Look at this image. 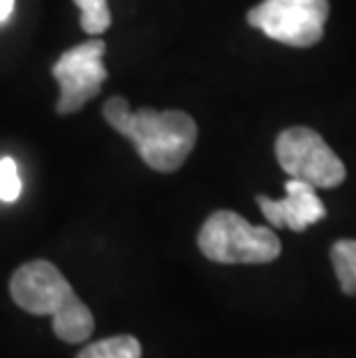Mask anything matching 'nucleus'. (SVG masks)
I'll return each mask as SVG.
<instances>
[{
  "label": "nucleus",
  "instance_id": "1",
  "mask_svg": "<svg viewBox=\"0 0 356 358\" xmlns=\"http://www.w3.org/2000/svg\"><path fill=\"white\" fill-rule=\"evenodd\" d=\"M102 116L118 134L134 143L150 169L160 173L180 169L197 143V123L185 111H155L148 106L132 111L130 102L116 95L104 102Z\"/></svg>",
  "mask_w": 356,
  "mask_h": 358
},
{
  "label": "nucleus",
  "instance_id": "2",
  "mask_svg": "<svg viewBox=\"0 0 356 358\" xmlns=\"http://www.w3.org/2000/svg\"><path fill=\"white\" fill-rule=\"evenodd\" d=\"M10 294L21 310L54 319V333L63 342L79 345L95 331L93 312L51 262L35 259L19 266L10 280Z\"/></svg>",
  "mask_w": 356,
  "mask_h": 358
},
{
  "label": "nucleus",
  "instance_id": "3",
  "mask_svg": "<svg viewBox=\"0 0 356 358\" xmlns=\"http://www.w3.org/2000/svg\"><path fill=\"white\" fill-rule=\"evenodd\" d=\"M201 255L215 264H269L283 252L269 227H255L234 210H215L197 236Z\"/></svg>",
  "mask_w": 356,
  "mask_h": 358
},
{
  "label": "nucleus",
  "instance_id": "4",
  "mask_svg": "<svg viewBox=\"0 0 356 358\" xmlns=\"http://www.w3.org/2000/svg\"><path fill=\"white\" fill-rule=\"evenodd\" d=\"M278 164L290 178L313 185L315 189H331L343 185L347 169L331 146L310 127H287L276 139Z\"/></svg>",
  "mask_w": 356,
  "mask_h": 358
},
{
  "label": "nucleus",
  "instance_id": "5",
  "mask_svg": "<svg viewBox=\"0 0 356 358\" xmlns=\"http://www.w3.org/2000/svg\"><path fill=\"white\" fill-rule=\"evenodd\" d=\"M329 0H264L248 12V24L287 47L308 49L324 37Z\"/></svg>",
  "mask_w": 356,
  "mask_h": 358
},
{
  "label": "nucleus",
  "instance_id": "6",
  "mask_svg": "<svg viewBox=\"0 0 356 358\" xmlns=\"http://www.w3.org/2000/svg\"><path fill=\"white\" fill-rule=\"evenodd\" d=\"M104 51L107 44L102 40H88L67 49L54 63L51 74L60 86V97L56 102L60 116L77 113L83 104L100 95L102 83L109 77L104 67Z\"/></svg>",
  "mask_w": 356,
  "mask_h": 358
},
{
  "label": "nucleus",
  "instance_id": "7",
  "mask_svg": "<svg viewBox=\"0 0 356 358\" xmlns=\"http://www.w3.org/2000/svg\"><path fill=\"white\" fill-rule=\"evenodd\" d=\"M285 199H269V196H257V203L276 229L306 231L310 224H317L327 217V206L317 196V189L308 182L290 178L285 185Z\"/></svg>",
  "mask_w": 356,
  "mask_h": 358
},
{
  "label": "nucleus",
  "instance_id": "8",
  "mask_svg": "<svg viewBox=\"0 0 356 358\" xmlns=\"http://www.w3.org/2000/svg\"><path fill=\"white\" fill-rule=\"evenodd\" d=\"M331 264L347 296H356V241H336L331 245Z\"/></svg>",
  "mask_w": 356,
  "mask_h": 358
},
{
  "label": "nucleus",
  "instance_id": "9",
  "mask_svg": "<svg viewBox=\"0 0 356 358\" xmlns=\"http://www.w3.org/2000/svg\"><path fill=\"white\" fill-rule=\"evenodd\" d=\"M77 358H141V345L132 335H116L88 345Z\"/></svg>",
  "mask_w": 356,
  "mask_h": 358
},
{
  "label": "nucleus",
  "instance_id": "10",
  "mask_svg": "<svg viewBox=\"0 0 356 358\" xmlns=\"http://www.w3.org/2000/svg\"><path fill=\"white\" fill-rule=\"evenodd\" d=\"M81 10V28L88 35H102L111 26V12L107 0H72Z\"/></svg>",
  "mask_w": 356,
  "mask_h": 358
},
{
  "label": "nucleus",
  "instance_id": "11",
  "mask_svg": "<svg viewBox=\"0 0 356 358\" xmlns=\"http://www.w3.org/2000/svg\"><path fill=\"white\" fill-rule=\"evenodd\" d=\"M21 194V176L19 166L12 157L0 159V201L12 203Z\"/></svg>",
  "mask_w": 356,
  "mask_h": 358
},
{
  "label": "nucleus",
  "instance_id": "12",
  "mask_svg": "<svg viewBox=\"0 0 356 358\" xmlns=\"http://www.w3.org/2000/svg\"><path fill=\"white\" fill-rule=\"evenodd\" d=\"M12 12H14V0H0V24L10 19Z\"/></svg>",
  "mask_w": 356,
  "mask_h": 358
}]
</instances>
